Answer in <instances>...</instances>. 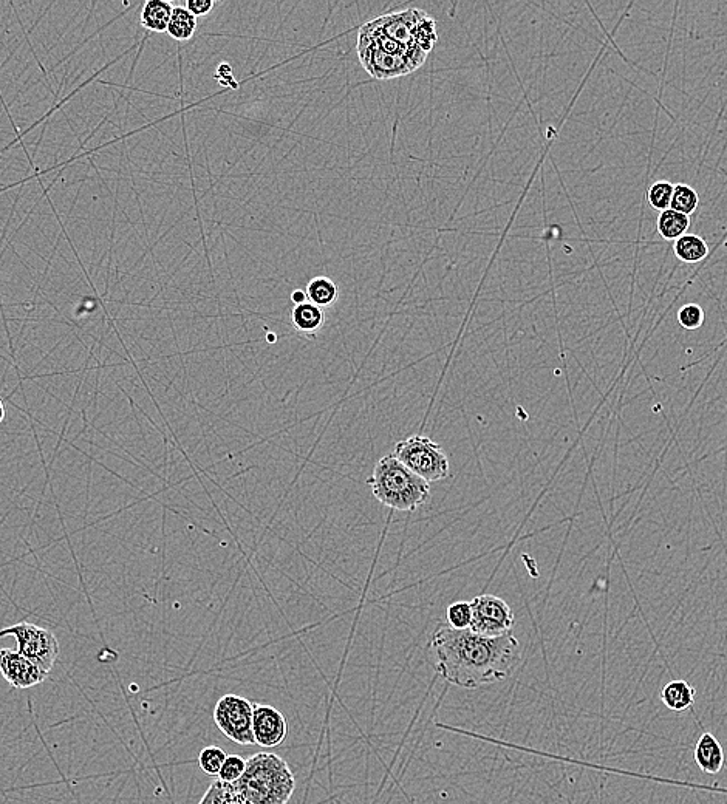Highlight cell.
<instances>
[{
    "instance_id": "obj_1",
    "label": "cell",
    "mask_w": 727,
    "mask_h": 804,
    "mask_svg": "<svg viewBox=\"0 0 727 804\" xmlns=\"http://www.w3.org/2000/svg\"><path fill=\"white\" fill-rule=\"evenodd\" d=\"M431 648L438 675L466 690L505 681L522 662V647L512 633L489 638L441 624L432 633Z\"/></svg>"
},
{
    "instance_id": "obj_2",
    "label": "cell",
    "mask_w": 727,
    "mask_h": 804,
    "mask_svg": "<svg viewBox=\"0 0 727 804\" xmlns=\"http://www.w3.org/2000/svg\"><path fill=\"white\" fill-rule=\"evenodd\" d=\"M358 38L404 56L420 69L437 44V22L421 10L398 11L362 25Z\"/></svg>"
},
{
    "instance_id": "obj_3",
    "label": "cell",
    "mask_w": 727,
    "mask_h": 804,
    "mask_svg": "<svg viewBox=\"0 0 727 804\" xmlns=\"http://www.w3.org/2000/svg\"><path fill=\"white\" fill-rule=\"evenodd\" d=\"M234 786L250 804H287L296 789V778L284 758L259 752L246 760L245 772Z\"/></svg>"
},
{
    "instance_id": "obj_4",
    "label": "cell",
    "mask_w": 727,
    "mask_h": 804,
    "mask_svg": "<svg viewBox=\"0 0 727 804\" xmlns=\"http://www.w3.org/2000/svg\"><path fill=\"white\" fill-rule=\"evenodd\" d=\"M367 483L376 500L396 511H417L431 500V484L409 471L393 454L381 458Z\"/></svg>"
},
{
    "instance_id": "obj_5",
    "label": "cell",
    "mask_w": 727,
    "mask_h": 804,
    "mask_svg": "<svg viewBox=\"0 0 727 804\" xmlns=\"http://www.w3.org/2000/svg\"><path fill=\"white\" fill-rule=\"evenodd\" d=\"M393 455L427 483H437L449 477L448 455L431 438L413 435L398 441Z\"/></svg>"
},
{
    "instance_id": "obj_6",
    "label": "cell",
    "mask_w": 727,
    "mask_h": 804,
    "mask_svg": "<svg viewBox=\"0 0 727 804\" xmlns=\"http://www.w3.org/2000/svg\"><path fill=\"white\" fill-rule=\"evenodd\" d=\"M4 636H13L18 642V651L21 655L35 662L45 673L52 672L61 651L58 638L52 631L30 622H21L0 630V638Z\"/></svg>"
},
{
    "instance_id": "obj_7",
    "label": "cell",
    "mask_w": 727,
    "mask_h": 804,
    "mask_svg": "<svg viewBox=\"0 0 727 804\" xmlns=\"http://www.w3.org/2000/svg\"><path fill=\"white\" fill-rule=\"evenodd\" d=\"M253 712V702L229 693L217 702L216 709H214V721L226 738L240 746H251V744H256L253 733Z\"/></svg>"
},
{
    "instance_id": "obj_8",
    "label": "cell",
    "mask_w": 727,
    "mask_h": 804,
    "mask_svg": "<svg viewBox=\"0 0 727 804\" xmlns=\"http://www.w3.org/2000/svg\"><path fill=\"white\" fill-rule=\"evenodd\" d=\"M472 622L469 630L474 633L497 638L511 633L516 617L505 600L492 594H482L471 602Z\"/></svg>"
},
{
    "instance_id": "obj_9",
    "label": "cell",
    "mask_w": 727,
    "mask_h": 804,
    "mask_svg": "<svg viewBox=\"0 0 727 804\" xmlns=\"http://www.w3.org/2000/svg\"><path fill=\"white\" fill-rule=\"evenodd\" d=\"M358 56L362 67L376 79L400 78L418 70L404 56L384 52L383 48L364 38H358Z\"/></svg>"
},
{
    "instance_id": "obj_10",
    "label": "cell",
    "mask_w": 727,
    "mask_h": 804,
    "mask_svg": "<svg viewBox=\"0 0 727 804\" xmlns=\"http://www.w3.org/2000/svg\"><path fill=\"white\" fill-rule=\"evenodd\" d=\"M0 675L13 689L25 690L42 684L48 673L38 667L35 662L25 658L18 650L2 648L0 650Z\"/></svg>"
},
{
    "instance_id": "obj_11",
    "label": "cell",
    "mask_w": 727,
    "mask_h": 804,
    "mask_svg": "<svg viewBox=\"0 0 727 804\" xmlns=\"http://www.w3.org/2000/svg\"><path fill=\"white\" fill-rule=\"evenodd\" d=\"M253 733L257 746L273 749L287 738V719L273 706L254 704Z\"/></svg>"
},
{
    "instance_id": "obj_12",
    "label": "cell",
    "mask_w": 727,
    "mask_h": 804,
    "mask_svg": "<svg viewBox=\"0 0 727 804\" xmlns=\"http://www.w3.org/2000/svg\"><path fill=\"white\" fill-rule=\"evenodd\" d=\"M693 758L704 774H720L723 767L727 766L723 746L717 736L710 732L701 733L697 746H695V752H693Z\"/></svg>"
},
{
    "instance_id": "obj_13",
    "label": "cell",
    "mask_w": 727,
    "mask_h": 804,
    "mask_svg": "<svg viewBox=\"0 0 727 804\" xmlns=\"http://www.w3.org/2000/svg\"><path fill=\"white\" fill-rule=\"evenodd\" d=\"M659 698L666 709L676 713L686 712V710L693 709V704L697 699V690L684 679H673L669 684L664 685Z\"/></svg>"
},
{
    "instance_id": "obj_14",
    "label": "cell",
    "mask_w": 727,
    "mask_h": 804,
    "mask_svg": "<svg viewBox=\"0 0 727 804\" xmlns=\"http://www.w3.org/2000/svg\"><path fill=\"white\" fill-rule=\"evenodd\" d=\"M174 5L166 0H147L141 10V25L152 33L168 31Z\"/></svg>"
},
{
    "instance_id": "obj_15",
    "label": "cell",
    "mask_w": 727,
    "mask_h": 804,
    "mask_svg": "<svg viewBox=\"0 0 727 804\" xmlns=\"http://www.w3.org/2000/svg\"><path fill=\"white\" fill-rule=\"evenodd\" d=\"M673 253H675L676 259L692 265V263H700L709 256V246H707L706 240L701 239L697 234H686L675 240Z\"/></svg>"
},
{
    "instance_id": "obj_16",
    "label": "cell",
    "mask_w": 727,
    "mask_h": 804,
    "mask_svg": "<svg viewBox=\"0 0 727 804\" xmlns=\"http://www.w3.org/2000/svg\"><path fill=\"white\" fill-rule=\"evenodd\" d=\"M690 228L689 215L680 214V212L667 211L659 212L658 220H656V229H658L659 236L669 242H675L676 239L686 236Z\"/></svg>"
},
{
    "instance_id": "obj_17",
    "label": "cell",
    "mask_w": 727,
    "mask_h": 804,
    "mask_svg": "<svg viewBox=\"0 0 727 804\" xmlns=\"http://www.w3.org/2000/svg\"><path fill=\"white\" fill-rule=\"evenodd\" d=\"M305 293L311 304H315L319 308L330 307L335 304L339 296L338 285L332 279L324 276L311 279Z\"/></svg>"
},
{
    "instance_id": "obj_18",
    "label": "cell",
    "mask_w": 727,
    "mask_h": 804,
    "mask_svg": "<svg viewBox=\"0 0 727 804\" xmlns=\"http://www.w3.org/2000/svg\"><path fill=\"white\" fill-rule=\"evenodd\" d=\"M325 314L322 308L311 302L296 305L293 310V324L297 330L304 334H315L324 325Z\"/></svg>"
},
{
    "instance_id": "obj_19",
    "label": "cell",
    "mask_w": 727,
    "mask_h": 804,
    "mask_svg": "<svg viewBox=\"0 0 727 804\" xmlns=\"http://www.w3.org/2000/svg\"><path fill=\"white\" fill-rule=\"evenodd\" d=\"M197 31V18L189 13L186 7H174L171 22H169L168 35L178 42H186L194 38Z\"/></svg>"
},
{
    "instance_id": "obj_20",
    "label": "cell",
    "mask_w": 727,
    "mask_h": 804,
    "mask_svg": "<svg viewBox=\"0 0 727 804\" xmlns=\"http://www.w3.org/2000/svg\"><path fill=\"white\" fill-rule=\"evenodd\" d=\"M198 804H250L237 791L236 786L217 780L209 786Z\"/></svg>"
},
{
    "instance_id": "obj_21",
    "label": "cell",
    "mask_w": 727,
    "mask_h": 804,
    "mask_svg": "<svg viewBox=\"0 0 727 804\" xmlns=\"http://www.w3.org/2000/svg\"><path fill=\"white\" fill-rule=\"evenodd\" d=\"M700 205V195L689 184H675L673 186L672 203L670 209L684 215H692Z\"/></svg>"
},
{
    "instance_id": "obj_22",
    "label": "cell",
    "mask_w": 727,
    "mask_h": 804,
    "mask_svg": "<svg viewBox=\"0 0 727 804\" xmlns=\"http://www.w3.org/2000/svg\"><path fill=\"white\" fill-rule=\"evenodd\" d=\"M228 753L217 746L205 747L198 755V766L208 774L209 777H219L220 769L225 763Z\"/></svg>"
},
{
    "instance_id": "obj_23",
    "label": "cell",
    "mask_w": 727,
    "mask_h": 804,
    "mask_svg": "<svg viewBox=\"0 0 727 804\" xmlns=\"http://www.w3.org/2000/svg\"><path fill=\"white\" fill-rule=\"evenodd\" d=\"M673 186H675V184L670 183V181H655V183H653L652 186H649V189H647V201H649V205L659 212L670 209V203H672Z\"/></svg>"
},
{
    "instance_id": "obj_24",
    "label": "cell",
    "mask_w": 727,
    "mask_h": 804,
    "mask_svg": "<svg viewBox=\"0 0 727 804\" xmlns=\"http://www.w3.org/2000/svg\"><path fill=\"white\" fill-rule=\"evenodd\" d=\"M446 616H448L449 627L455 628V630H468L471 628L472 622L471 602L461 600V602L452 603L446 611Z\"/></svg>"
},
{
    "instance_id": "obj_25",
    "label": "cell",
    "mask_w": 727,
    "mask_h": 804,
    "mask_svg": "<svg viewBox=\"0 0 727 804\" xmlns=\"http://www.w3.org/2000/svg\"><path fill=\"white\" fill-rule=\"evenodd\" d=\"M678 322L686 330H698L704 324V310L697 304L683 305L678 311Z\"/></svg>"
},
{
    "instance_id": "obj_26",
    "label": "cell",
    "mask_w": 727,
    "mask_h": 804,
    "mask_svg": "<svg viewBox=\"0 0 727 804\" xmlns=\"http://www.w3.org/2000/svg\"><path fill=\"white\" fill-rule=\"evenodd\" d=\"M245 769L246 760H243L239 755H228L222 769H220L219 780L234 784L237 780H240Z\"/></svg>"
},
{
    "instance_id": "obj_27",
    "label": "cell",
    "mask_w": 727,
    "mask_h": 804,
    "mask_svg": "<svg viewBox=\"0 0 727 804\" xmlns=\"http://www.w3.org/2000/svg\"><path fill=\"white\" fill-rule=\"evenodd\" d=\"M214 7L216 4L212 0H188V4H186V10L194 14L195 18L208 16Z\"/></svg>"
},
{
    "instance_id": "obj_28",
    "label": "cell",
    "mask_w": 727,
    "mask_h": 804,
    "mask_svg": "<svg viewBox=\"0 0 727 804\" xmlns=\"http://www.w3.org/2000/svg\"><path fill=\"white\" fill-rule=\"evenodd\" d=\"M291 299H293L296 305L305 304V302H307V293H304L302 290H296L291 294Z\"/></svg>"
},
{
    "instance_id": "obj_29",
    "label": "cell",
    "mask_w": 727,
    "mask_h": 804,
    "mask_svg": "<svg viewBox=\"0 0 727 804\" xmlns=\"http://www.w3.org/2000/svg\"><path fill=\"white\" fill-rule=\"evenodd\" d=\"M4 420H5V406L4 402H2V399H0V424H2V421Z\"/></svg>"
},
{
    "instance_id": "obj_30",
    "label": "cell",
    "mask_w": 727,
    "mask_h": 804,
    "mask_svg": "<svg viewBox=\"0 0 727 804\" xmlns=\"http://www.w3.org/2000/svg\"><path fill=\"white\" fill-rule=\"evenodd\" d=\"M724 246H726V248H727V240H726V242H724Z\"/></svg>"
}]
</instances>
